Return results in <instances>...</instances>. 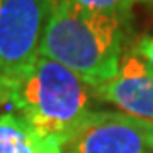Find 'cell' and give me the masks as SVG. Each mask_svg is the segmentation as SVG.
Masks as SVG:
<instances>
[{"label": "cell", "instance_id": "cell-7", "mask_svg": "<svg viewBox=\"0 0 153 153\" xmlns=\"http://www.w3.org/2000/svg\"><path fill=\"white\" fill-rule=\"evenodd\" d=\"M66 2L90 12L119 17L126 22H129L131 19V10L134 4V0H66Z\"/></svg>", "mask_w": 153, "mask_h": 153}, {"label": "cell", "instance_id": "cell-6", "mask_svg": "<svg viewBox=\"0 0 153 153\" xmlns=\"http://www.w3.org/2000/svg\"><path fill=\"white\" fill-rule=\"evenodd\" d=\"M0 153H65L63 146L41 136L12 111L0 114Z\"/></svg>", "mask_w": 153, "mask_h": 153}, {"label": "cell", "instance_id": "cell-11", "mask_svg": "<svg viewBox=\"0 0 153 153\" xmlns=\"http://www.w3.org/2000/svg\"><path fill=\"white\" fill-rule=\"evenodd\" d=\"M65 153H68V152H65Z\"/></svg>", "mask_w": 153, "mask_h": 153}, {"label": "cell", "instance_id": "cell-8", "mask_svg": "<svg viewBox=\"0 0 153 153\" xmlns=\"http://www.w3.org/2000/svg\"><path fill=\"white\" fill-rule=\"evenodd\" d=\"M133 53H136L140 58L146 61L153 70V36L152 34H145L138 39L134 46H133Z\"/></svg>", "mask_w": 153, "mask_h": 153}, {"label": "cell", "instance_id": "cell-2", "mask_svg": "<svg viewBox=\"0 0 153 153\" xmlns=\"http://www.w3.org/2000/svg\"><path fill=\"white\" fill-rule=\"evenodd\" d=\"M5 83L9 111L63 150L92 112V87L66 66L41 55L16 80Z\"/></svg>", "mask_w": 153, "mask_h": 153}, {"label": "cell", "instance_id": "cell-5", "mask_svg": "<svg viewBox=\"0 0 153 153\" xmlns=\"http://www.w3.org/2000/svg\"><path fill=\"white\" fill-rule=\"evenodd\" d=\"M92 94L126 114L153 123V70L133 51L123 55L117 73Z\"/></svg>", "mask_w": 153, "mask_h": 153}, {"label": "cell", "instance_id": "cell-4", "mask_svg": "<svg viewBox=\"0 0 153 153\" xmlns=\"http://www.w3.org/2000/svg\"><path fill=\"white\" fill-rule=\"evenodd\" d=\"M68 153H153V123L126 112L92 111Z\"/></svg>", "mask_w": 153, "mask_h": 153}, {"label": "cell", "instance_id": "cell-9", "mask_svg": "<svg viewBox=\"0 0 153 153\" xmlns=\"http://www.w3.org/2000/svg\"><path fill=\"white\" fill-rule=\"evenodd\" d=\"M9 111V88L4 80H0V114Z\"/></svg>", "mask_w": 153, "mask_h": 153}, {"label": "cell", "instance_id": "cell-1", "mask_svg": "<svg viewBox=\"0 0 153 153\" xmlns=\"http://www.w3.org/2000/svg\"><path fill=\"white\" fill-rule=\"evenodd\" d=\"M128 24L119 17L85 10L66 0H49L39 55L66 66L95 88L119 70Z\"/></svg>", "mask_w": 153, "mask_h": 153}, {"label": "cell", "instance_id": "cell-10", "mask_svg": "<svg viewBox=\"0 0 153 153\" xmlns=\"http://www.w3.org/2000/svg\"><path fill=\"white\" fill-rule=\"evenodd\" d=\"M134 2H140V4H143V5H146L148 9L153 12V0H134Z\"/></svg>", "mask_w": 153, "mask_h": 153}, {"label": "cell", "instance_id": "cell-3", "mask_svg": "<svg viewBox=\"0 0 153 153\" xmlns=\"http://www.w3.org/2000/svg\"><path fill=\"white\" fill-rule=\"evenodd\" d=\"M49 0H0V80L12 82L39 56Z\"/></svg>", "mask_w": 153, "mask_h": 153}]
</instances>
